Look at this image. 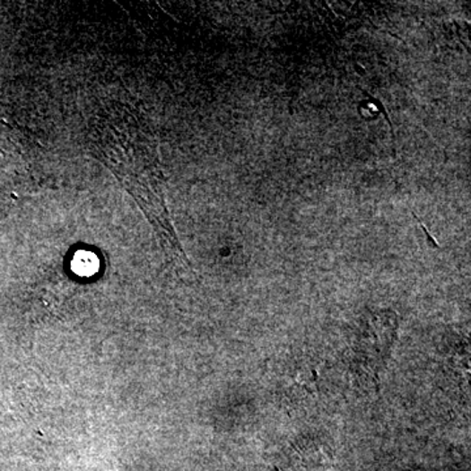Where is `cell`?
Instances as JSON below:
<instances>
[{
    "label": "cell",
    "instance_id": "6da1fadb",
    "mask_svg": "<svg viewBox=\"0 0 471 471\" xmlns=\"http://www.w3.org/2000/svg\"><path fill=\"white\" fill-rule=\"evenodd\" d=\"M91 150L135 199L174 256L188 262L165 201L159 144L141 113L126 102H109L91 122Z\"/></svg>",
    "mask_w": 471,
    "mask_h": 471
},
{
    "label": "cell",
    "instance_id": "7a4b0ae2",
    "mask_svg": "<svg viewBox=\"0 0 471 471\" xmlns=\"http://www.w3.org/2000/svg\"><path fill=\"white\" fill-rule=\"evenodd\" d=\"M100 261L96 254L90 250H79L71 259V268L79 276H92L99 271Z\"/></svg>",
    "mask_w": 471,
    "mask_h": 471
},
{
    "label": "cell",
    "instance_id": "3957f363",
    "mask_svg": "<svg viewBox=\"0 0 471 471\" xmlns=\"http://www.w3.org/2000/svg\"><path fill=\"white\" fill-rule=\"evenodd\" d=\"M364 93L367 94L368 97H370L371 101H372L373 104H375L376 107L379 108V111H382V113H384L385 118H387V122L390 126V130H392L393 141H396V135H394L393 124H392V121H390L389 116H388L387 109H385L384 104H382V102L379 101V99H376V97H373L372 94L368 93L367 91L365 90H364Z\"/></svg>",
    "mask_w": 471,
    "mask_h": 471
}]
</instances>
